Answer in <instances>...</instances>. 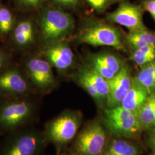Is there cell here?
Wrapping results in <instances>:
<instances>
[{
  "mask_svg": "<svg viewBox=\"0 0 155 155\" xmlns=\"http://www.w3.org/2000/svg\"></svg>",
  "mask_w": 155,
  "mask_h": 155,
  "instance_id": "obj_33",
  "label": "cell"
},
{
  "mask_svg": "<svg viewBox=\"0 0 155 155\" xmlns=\"http://www.w3.org/2000/svg\"><path fill=\"white\" fill-rule=\"evenodd\" d=\"M15 44L21 48H27L34 44L36 37L35 27L30 20H23L16 24L12 31Z\"/></svg>",
  "mask_w": 155,
  "mask_h": 155,
  "instance_id": "obj_15",
  "label": "cell"
},
{
  "mask_svg": "<svg viewBox=\"0 0 155 155\" xmlns=\"http://www.w3.org/2000/svg\"><path fill=\"white\" fill-rule=\"evenodd\" d=\"M78 41L93 46H109L117 50L124 49L116 28L104 23L93 24L80 33Z\"/></svg>",
  "mask_w": 155,
  "mask_h": 155,
  "instance_id": "obj_8",
  "label": "cell"
},
{
  "mask_svg": "<svg viewBox=\"0 0 155 155\" xmlns=\"http://www.w3.org/2000/svg\"><path fill=\"white\" fill-rule=\"evenodd\" d=\"M100 155H139L138 148L124 140H113Z\"/></svg>",
  "mask_w": 155,
  "mask_h": 155,
  "instance_id": "obj_18",
  "label": "cell"
},
{
  "mask_svg": "<svg viewBox=\"0 0 155 155\" xmlns=\"http://www.w3.org/2000/svg\"><path fill=\"white\" fill-rule=\"evenodd\" d=\"M130 59L137 65L142 67L155 61V46L147 45L134 49Z\"/></svg>",
  "mask_w": 155,
  "mask_h": 155,
  "instance_id": "obj_21",
  "label": "cell"
},
{
  "mask_svg": "<svg viewBox=\"0 0 155 155\" xmlns=\"http://www.w3.org/2000/svg\"><path fill=\"white\" fill-rule=\"evenodd\" d=\"M153 131H154V132H155V127L153 128Z\"/></svg>",
  "mask_w": 155,
  "mask_h": 155,
  "instance_id": "obj_31",
  "label": "cell"
},
{
  "mask_svg": "<svg viewBox=\"0 0 155 155\" xmlns=\"http://www.w3.org/2000/svg\"><path fill=\"white\" fill-rule=\"evenodd\" d=\"M138 114L143 128L155 127V92L148 95Z\"/></svg>",
  "mask_w": 155,
  "mask_h": 155,
  "instance_id": "obj_17",
  "label": "cell"
},
{
  "mask_svg": "<svg viewBox=\"0 0 155 155\" xmlns=\"http://www.w3.org/2000/svg\"><path fill=\"white\" fill-rule=\"evenodd\" d=\"M33 91L28 78L16 68H11L0 72V97L13 99L29 97Z\"/></svg>",
  "mask_w": 155,
  "mask_h": 155,
  "instance_id": "obj_9",
  "label": "cell"
},
{
  "mask_svg": "<svg viewBox=\"0 0 155 155\" xmlns=\"http://www.w3.org/2000/svg\"><path fill=\"white\" fill-rule=\"evenodd\" d=\"M44 0H17L18 5L25 9H38L42 5Z\"/></svg>",
  "mask_w": 155,
  "mask_h": 155,
  "instance_id": "obj_24",
  "label": "cell"
},
{
  "mask_svg": "<svg viewBox=\"0 0 155 155\" xmlns=\"http://www.w3.org/2000/svg\"><path fill=\"white\" fill-rule=\"evenodd\" d=\"M0 155H40L47 144L43 132L31 126L4 136Z\"/></svg>",
  "mask_w": 155,
  "mask_h": 155,
  "instance_id": "obj_2",
  "label": "cell"
},
{
  "mask_svg": "<svg viewBox=\"0 0 155 155\" xmlns=\"http://www.w3.org/2000/svg\"><path fill=\"white\" fill-rule=\"evenodd\" d=\"M81 123L78 113L64 111L45 124L43 133L47 142L54 144L60 150L76 136Z\"/></svg>",
  "mask_w": 155,
  "mask_h": 155,
  "instance_id": "obj_4",
  "label": "cell"
},
{
  "mask_svg": "<svg viewBox=\"0 0 155 155\" xmlns=\"http://www.w3.org/2000/svg\"><path fill=\"white\" fill-rule=\"evenodd\" d=\"M104 123L107 130L118 137L133 138L143 129L139 114L128 110L121 106L105 109Z\"/></svg>",
  "mask_w": 155,
  "mask_h": 155,
  "instance_id": "obj_5",
  "label": "cell"
},
{
  "mask_svg": "<svg viewBox=\"0 0 155 155\" xmlns=\"http://www.w3.org/2000/svg\"><path fill=\"white\" fill-rule=\"evenodd\" d=\"M37 106L29 97L5 99L0 104V136L33 126Z\"/></svg>",
  "mask_w": 155,
  "mask_h": 155,
  "instance_id": "obj_1",
  "label": "cell"
},
{
  "mask_svg": "<svg viewBox=\"0 0 155 155\" xmlns=\"http://www.w3.org/2000/svg\"><path fill=\"white\" fill-rule=\"evenodd\" d=\"M143 12L140 6L123 2L114 11L107 15L106 19L125 27L129 32L147 30L143 22Z\"/></svg>",
  "mask_w": 155,
  "mask_h": 155,
  "instance_id": "obj_10",
  "label": "cell"
},
{
  "mask_svg": "<svg viewBox=\"0 0 155 155\" xmlns=\"http://www.w3.org/2000/svg\"><path fill=\"white\" fill-rule=\"evenodd\" d=\"M135 80L146 89L149 93L155 92V61L142 67Z\"/></svg>",
  "mask_w": 155,
  "mask_h": 155,
  "instance_id": "obj_20",
  "label": "cell"
},
{
  "mask_svg": "<svg viewBox=\"0 0 155 155\" xmlns=\"http://www.w3.org/2000/svg\"><path fill=\"white\" fill-rule=\"evenodd\" d=\"M90 68L105 78L111 79L120 72L125 64L115 55L109 53L94 54L89 58Z\"/></svg>",
  "mask_w": 155,
  "mask_h": 155,
  "instance_id": "obj_13",
  "label": "cell"
},
{
  "mask_svg": "<svg viewBox=\"0 0 155 155\" xmlns=\"http://www.w3.org/2000/svg\"><path fill=\"white\" fill-rule=\"evenodd\" d=\"M43 54L51 66L59 71L66 70L73 63V52L63 41L45 46Z\"/></svg>",
  "mask_w": 155,
  "mask_h": 155,
  "instance_id": "obj_12",
  "label": "cell"
},
{
  "mask_svg": "<svg viewBox=\"0 0 155 155\" xmlns=\"http://www.w3.org/2000/svg\"><path fill=\"white\" fill-rule=\"evenodd\" d=\"M41 39L45 45L63 41L74 28L72 17L61 9H45L39 18Z\"/></svg>",
  "mask_w": 155,
  "mask_h": 155,
  "instance_id": "obj_3",
  "label": "cell"
},
{
  "mask_svg": "<svg viewBox=\"0 0 155 155\" xmlns=\"http://www.w3.org/2000/svg\"><path fill=\"white\" fill-rule=\"evenodd\" d=\"M126 40L134 50L147 45L155 46V34L147 30L129 32Z\"/></svg>",
  "mask_w": 155,
  "mask_h": 155,
  "instance_id": "obj_19",
  "label": "cell"
},
{
  "mask_svg": "<svg viewBox=\"0 0 155 155\" xmlns=\"http://www.w3.org/2000/svg\"><path fill=\"white\" fill-rule=\"evenodd\" d=\"M117 1H122V0H117Z\"/></svg>",
  "mask_w": 155,
  "mask_h": 155,
  "instance_id": "obj_32",
  "label": "cell"
},
{
  "mask_svg": "<svg viewBox=\"0 0 155 155\" xmlns=\"http://www.w3.org/2000/svg\"><path fill=\"white\" fill-rule=\"evenodd\" d=\"M8 59V56L5 54L0 50V70L5 65Z\"/></svg>",
  "mask_w": 155,
  "mask_h": 155,
  "instance_id": "obj_28",
  "label": "cell"
},
{
  "mask_svg": "<svg viewBox=\"0 0 155 155\" xmlns=\"http://www.w3.org/2000/svg\"><path fill=\"white\" fill-rule=\"evenodd\" d=\"M86 78L100 95L101 99L106 100L109 93V84L105 78L90 67H84L79 72Z\"/></svg>",
  "mask_w": 155,
  "mask_h": 155,
  "instance_id": "obj_16",
  "label": "cell"
},
{
  "mask_svg": "<svg viewBox=\"0 0 155 155\" xmlns=\"http://www.w3.org/2000/svg\"><path fill=\"white\" fill-rule=\"evenodd\" d=\"M143 8L155 20V0H145L143 2Z\"/></svg>",
  "mask_w": 155,
  "mask_h": 155,
  "instance_id": "obj_26",
  "label": "cell"
},
{
  "mask_svg": "<svg viewBox=\"0 0 155 155\" xmlns=\"http://www.w3.org/2000/svg\"><path fill=\"white\" fill-rule=\"evenodd\" d=\"M97 11L103 10L109 2V0H86Z\"/></svg>",
  "mask_w": 155,
  "mask_h": 155,
  "instance_id": "obj_25",
  "label": "cell"
},
{
  "mask_svg": "<svg viewBox=\"0 0 155 155\" xmlns=\"http://www.w3.org/2000/svg\"><path fill=\"white\" fill-rule=\"evenodd\" d=\"M132 79L129 68L125 66L116 76L107 80L109 93L106 104L108 108L120 106L124 98L131 87Z\"/></svg>",
  "mask_w": 155,
  "mask_h": 155,
  "instance_id": "obj_11",
  "label": "cell"
},
{
  "mask_svg": "<svg viewBox=\"0 0 155 155\" xmlns=\"http://www.w3.org/2000/svg\"><path fill=\"white\" fill-rule=\"evenodd\" d=\"M106 140L103 126L99 122H92L79 133L74 148L78 155H100L105 149Z\"/></svg>",
  "mask_w": 155,
  "mask_h": 155,
  "instance_id": "obj_6",
  "label": "cell"
},
{
  "mask_svg": "<svg viewBox=\"0 0 155 155\" xmlns=\"http://www.w3.org/2000/svg\"><path fill=\"white\" fill-rule=\"evenodd\" d=\"M75 79L78 84L82 86L98 104H102L104 101L100 97V95L83 75H82L80 72H78L75 75Z\"/></svg>",
  "mask_w": 155,
  "mask_h": 155,
  "instance_id": "obj_23",
  "label": "cell"
},
{
  "mask_svg": "<svg viewBox=\"0 0 155 155\" xmlns=\"http://www.w3.org/2000/svg\"><path fill=\"white\" fill-rule=\"evenodd\" d=\"M58 155H67V154H64V153H62V154H58Z\"/></svg>",
  "mask_w": 155,
  "mask_h": 155,
  "instance_id": "obj_30",
  "label": "cell"
},
{
  "mask_svg": "<svg viewBox=\"0 0 155 155\" xmlns=\"http://www.w3.org/2000/svg\"><path fill=\"white\" fill-rule=\"evenodd\" d=\"M56 3L60 5L68 8H74L77 6L79 4L78 0H54Z\"/></svg>",
  "mask_w": 155,
  "mask_h": 155,
  "instance_id": "obj_27",
  "label": "cell"
},
{
  "mask_svg": "<svg viewBox=\"0 0 155 155\" xmlns=\"http://www.w3.org/2000/svg\"><path fill=\"white\" fill-rule=\"evenodd\" d=\"M150 94L143 86L133 78L131 87L124 98L120 106L128 110L139 113V110Z\"/></svg>",
  "mask_w": 155,
  "mask_h": 155,
  "instance_id": "obj_14",
  "label": "cell"
},
{
  "mask_svg": "<svg viewBox=\"0 0 155 155\" xmlns=\"http://www.w3.org/2000/svg\"><path fill=\"white\" fill-rule=\"evenodd\" d=\"M28 80L33 91L40 94L48 92L55 86L52 66L46 59L31 57L25 63Z\"/></svg>",
  "mask_w": 155,
  "mask_h": 155,
  "instance_id": "obj_7",
  "label": "cell"
},
{
  "mask_svg": "<svg viewBox=\"0 0 155 155\" xmlns=\"http://www.w3.org/2000/svg\"><path fill=\"white\" fill-rule=\"evenodd\" d=\"M150 143L151 147L153 148V150H155V132L154 131H152V133L150 136Z\"/></svg>",
  "mask_w": 155,
  "mask_h": 155,
  "instance_id": "obj_29",
  "label": "cell"
},
{
  "mask_svg": "<svg viewBox=\"0 0 155 155\" xmlns=\"http://www.w3.org/2000/svg\"><path fill=\"white\" fill-rule=\"evenodd\" d=\"M16 24L11 12L5 6L0 5V34L7 35L11 33Z\"/></svg>",
  "mask_w": 155,
  "mask_h": 155,
  "instance_id": "obj_22",
  "label": "cell"
}]
</instances>
